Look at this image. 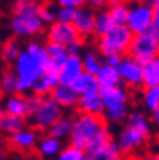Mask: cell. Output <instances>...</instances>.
<instances>
[{"instance_id": "ac0fdd59", "label": "cell", "mask_w": 159, "mask_h": 160, "mask_svg": "<svg viewBox=\"0 0 159 160\" xmlns=\"http://www.w3.org/2000/svg\"><path fill=\"white\" fill-rule=\"evenodd\" d=\"M95 79L99 89H107V88H115V87H121V76L118 74L117 68H113L105 61L102 62L98 72L95 74Z\"/></svg>"}, {"instance_id": "30bf717a", "label": "cell", "mask_w": 159, "mask_h": 160, "mask_svg": "<svg viewBox=\"0 0 159 160\" xmlns=\"http://www.w3.org/2000/svg\"><path fill=\"white\" fill-rule=\"evenodd\" d=\"M37 131L32 127L22 128L7 137L5 145L9 150L18 151L22 154H34L36 152V145H37Z\"/></svg>"}, {"instance_id": "5bb4252c", "label": "cell", "mask_w": 159, "mask_h": 160, "mask_svg": "<svg viewBox=\"0 0 159 160\" xmlns=\"http://www.w3.org/2000/svg\"><path fill=\"white\" fill-rule=\"evenodd\" d=\"M49 95L61 108H69V109H75L79 102V98H80V94H78L71 88V85H66V84L56 85Z\"/></svg>"}, {"instance_id": "cb8c5ba5", "label": "cell", "mask_w": 159, "mask_h": 160, "mask_svg": "<svg viewBox=\"0 0 159 160\" xmlns=\"http://www.w3.org/2000/svg\"><path fill=\"white\" fill-rule=\"evenodd\" d=\"M0 92L4 95L18 93V76L12 65H5L0 76Z\"/></svg>"}, {"instance_id": "ab89813d", "label": "cell", "mask_w": 159, "mask_h": 160, "mask_svg": "<svg viewBox=\"0 0 159 160\" xmlns=\"http://www.w3.org/2000/svg\"><path fill=\"white\" fill-rule=\"evenodd\" d=\"M151 26L159 31V9H154V13H153V23H151Z\"/></svg>"}, {"instance_id": "277c9868", "label": "cell", "mask_w": 159, "mask_h": 160, "mask_svg": "<svg viewBox=\"0 0 159 160\" xmlns=\"http://www.w3.org/2000/svg\"><path fill=\"white\" fill-rule=\"evenodd\" d=\"M134 38L126 24H116L106 36L97 39L98 53L103 58L108 56H126Z\"/></svg>"}, {"instance_id": "9c48e42d", "label": "cell", "mask_w": 159, "mask_h": 160, "mask_svg": "<svg viewBox=\"0 0 159 160\" xmlns=\"http://www.w3.org/2000/svg\"><path fill=\"white\" fill-rule=\"evenodd\" d=\"M9 28L15 37H36L45 32L46 24L39 15H13Z\"/></svg>"}, {"instance_id": "60d3db41", "label": "cell", "mask_w": 159, "mask_h": 160, "mask_svg": "<svg viewBox=\"0 0 159 160\" xmlns=\"http://www.w3.org/2000/svg\"><path fill=\"white\" fill-rule=\"evenodd\" d=\"M151 119H153V122L155 123V126L159 128V107L151 112Z\"/></svg>"}, {"instance_id": "b9f144b4", "label": "cell", "mask_w": 159, "mask_h": 160, "mask_svg": "<svg viewBox=\"0 0 159 160\" xmlns=\"http://www.w3.org/2000/svg\"><path fill=\"white\" fill-rule=\"evenodd\" d=\"M74 2V7L78 9V8H84L89 4V0H73Z\"/></svg>"}, {"instance_id": "484cf974", "label": "cell", "mask_w": 159, "mask_h": 160, "mask_svg": "<svg viewBox=\"0 0 159 160\" xmlns=\"http://www.w3.org/2000/svg\"><path fill=\"white\" fill-rule=\"evenodd\" d=\"M74 119L75 116H65L63 114L57 121L50 127V130L47 131V135L57 138V140H61L66 136L70 135L73 125H74Z\"/></svg>"}, {"instance_id": "7bdbcfd3", "label": "cell", "mask_w": 159, "mask_h": 160, "mask_svg": "<svg viewBox=\"0 0 159 160\" xmlns=\"http://www.w3.org/2000/svg\"><path fill=\"white\" fill-rule=\"evenodd\" d=\"M56 3H57L59 7H74L73 0H56Z\"/></svg>"}, {"instance_id": "52a82bcc", "label": "cell", "mask_w": 159, "mask_h": 160, "mask_svg": "<svg viewBox=\"0 0 159 160\" xmlns=\"http://www.w3.org/2000/svg\"><path fill=\"white\" fill-rule=\"evenodd\" d=\"M153 13H154V9L145 2L132 3L130 5L126 26L132 32L134 36L140 34L151 27Z\"/></svg>"}, {"instance_id": "8992f818", "label": "cell", "mask_w": 159, "mask_h": 160, "mask_svg": "<svg viewBox=\"0 0 159 160\" xmlns=\"http://www.w3.org/2000/svg\"><path fill=\"white\" fill-rule=\"evenodd\" d=\"M64 114L63 108L50 95L42 97L34 113L31 118V127L37 132H47L50 127Z\"/></svg>"}, {"instance_id": "83f0119b", "label": "cell", "mask_w": 159, "mask_h": 160, "mask_svg": "<svg viewBox=\"0 0 159 160\" xmlns=\"http://www.w3.org/2000/svg\"><path fill=\"white\" fill-rule=\"evenodd\" d=\"M61 149V142L60 140H57L50 135L42 136L41 140L38 142V149L36 150V152L38 154V156H54L60 152Z\"/></svg>"}, {"instance_id": "bcb514c9", "label": "cell", "mask_w": 159, "mask_h": 160, "mask_svg": "<svg viewBox=\"0 0 159 160\" xmlns=\"http://www.w3.org/2000/svg\"><path fill=\"white\" fill-rule=\"evenodd\" d=\"M149 152H150V151H149ZM150 154L153 155L154 160H159V152H155V154H154V152H150Z\"/></svg>"}, {"instance_id": "681fc988", "label": "cell", "mask_w": 159, "mask_h": 160, "mask_svg": "<svg viewBox=\"0 0 159 160\" xmlns=\"http://www.w3.org/2000/svg\"><path fill=\"white\" fill-rule=\"evenodd\" d=\"M0 160H3V151H2V148H0Z\"/></svg>"}, {"instance_id": "f1b7e54d", "label": "cell", "mask_w": 159, "mask_h": 160, "mask_svg": "<svg viewBox=\"0 0 159 160\" xmlns=\"http://www.w3.org/2000/svg\"><path fill=\"white\" fill-rule=\"evenodd\" d=\"M130 4L125 0H112L108 7V13L115 24H126Z\"/></svg>"}, {"instance_id": "ba28073f", "label": "cell", "mask_w": 159, "mask_h": 160, "mask_svg": "<svg viewBox=\"0 0 159 160\" xmlns=\"http://www.w3.org/2000/svg\"><path fill=\"white\" fill-rule=\"evenodd\" d=\"M117 70L122 84L126 85V89L143 90V66L136 58L130 55L124 56Z\"/></svg>"}, {"instance_id": "7dc6e473", "label": "cell", "mask_w": 159, "mask_h": 160, "mask_svg": "<svg viewBox=\"0 0 159 160\" xmlns=\"http://www.w3.org/2000/svg\"><path fill=\"white\" fill-rule=\"evenodd\" d=\"M131 3H141V2H145V0H129Z\"/></svg>"}, {"instance_id": "c3c4849f", "label": "cell", "mask_w": 159, "mask_h": 160, "mask_svg": "<svg viewBox=\"0 0 159 160\" xmlns=\"http://www.w3.org/2000/svg\"><path fill=\"white\" fill-rule=\"evenodd\" d=\"M113 160H125V156H124V155H121L120 158H116V159H113Z\"/></svg>"}, {"instance_id": "f35d334b", "label": "cell", "mask_w": 159, "mask_h": 160, "mask_svg": "<svg viewBox=\"0 0 159 160\" xmlns=\"http://www.w3.org/2000/svg\"><path fill=\"white\" fill-rule=\"evenodd\" d=\"M50 0H15V3H23V4H34V5H45L49 4Z\"/></svg>"}, {"instance_id": "d590c367", "label": "cell", "mask_w": 159, "mask_h": 160, "mask_svg": "<svg viewBox=\"0 0 159 160\" xmlns=\"http://www.w3.org/2000/svg\"><path fill=\"white\" fill-rule=\"evenodd\" d=\"M84 43H85V39H78V41H75L71 45H69L66 47L69 55H79L80 56V53L83 51V47H84Z\"/></svg>"}, {"instance_id": "7c38bea8", "label": "cell", "mask_w": 159, "mask_h": 160, "mask_svg": "<svg viewBox=\"0 0 159 160\" xmlns=\"http://www.w3.org/2000/svg\"><path fill=\"white\" fill-rule=\"evenodd\" d=\"M99 95L102 98L105 106V112L116 111V109H126L130 101V94L122 87H115L107 89H99Z\"/></svg>"}, {"instance_id": "4316f807", "label": "cell", "mask_w": 159, "mask_h": 160, "mask_svg": "<svg viewBox=\"0 0 159 160\" xmlns=\"http://www.w3.org/2000/svg\"><path fill=\"white\" fill-rule=\"evenodd\" d=\"M21 45L17 38H9L0 47V58L5 65H13L21 53Z\"/></svg>"}, {"instance_id": "1f68e13d", "label": "cell", "mask_w": 159, "mask_h": 160, "mask_svg": "<svg viewBox=\"0 0 159 160\" xmlns=\"http://www.w3.org/2000/svg\"><path fill=\"white\" fill-rule=\"evenodd\" d=\"M84 156H85V152L82 149L69 145L59 154L56 160H82Z\"/></svg>"}, {"instance_id": "5b68a950", "label": "cell", "mask_w": 159, "mask_h": 160, "mask_svg": "<svg viewBox=\"0 0 159 160\" xmlns=\"http://www.w3.org/2000/svg\"><path fill=\"white\" fill-rule=\"evenodd\" d=\"M129 55L140 64L159 56V31L151 26L148 31L135 34L129 48Z\"/></svg>"}, {"instance_id": "ffe728a7", "label": "cell", "mask_w": 159, "mask_h": 160, "mask_svg": "<svg viewBox=\"0 0 159 160\" xmlns=\"http://www.w3.org/2000/svg\"><path fill=\"white\" fill-rule=\"evenodd\" d=\"M115 26L116 24L112 21V18H111V15L108 13V9L94 10V32H93V37H95L97 39L102 38Z\"/></svg>"}, {"instance_id": "2e32d148", "label": "cell", "mask_w": 159, "mask_h": 160, "mask_svg": "<svg viewBox=\"0 0 159 160\" xmlns=\"http://www.w3.org/2000/svg\"><path fill=\"white\" fill-rule=\"evenodd\" d=\"M105 106L102 98L98 93H88L82 94L79 98L78 106L75 108V113H85V114H103Z\"/></svg>"}, {"instance_id": "f6af8a7d", "label": "cell", "mask_w": 159, "mask_h": 160, "mask_svg": "<svg viewBox=\"0 0 159 160\" xmlns=\"http://www.w3.org/2000/svg\"><path fill=\"white\" fill-rule=\"evenodd\" d=\"M82 160H97V159H94L93 156H89V155H85V156H84V158H83Z\"/></svg>"}, {"instance_id": "9a60e30c", "label": "cell", "mask_w": 159, "mask_h": 160, "mask_svg": "<svg viewBox=\"0 0 159 160\" xmlns=\"http://www.w3.org/2000/svg\"><path fill=\"white\" fill-rule=\"evenodd\" d=\"M84 72L83 69V60L79 55H69L65 64L60 69L59 78H60V84L70 85L74 80L80 76Z\"/></svg>"}, {"instance_id": "8fae6325", "label": "cell", "mask_w": 159, "mask_h": 160, "mask_svg": "<svg viewBox=\"0 0 159 160\" xmlns=\"http://www.w3.org/2000/svg\"><path fill=\"white\" fill-rule=\"evenodd\" d=\"M46 38L50 42H55L59 45H63L68 47L73 42L78 39H84L78 33L76 28L73 23H65V22H55L50 24L46 32Z\"/></svg>"}, {"instance_id": "7402d4cb", "label": "cell", "mask_w": 159, "mask_h": 160, "mask_svg": "<svg viewBox=\"0 0 159 160\" xmlns=\"http://www.w3.org/2000/svg\"><path fill=\"white\" fill-rule=\"evenodd\" d=\"M143 66V89L159 85V56L141 64Z\"/></svg>"}, {"instance_id": "6da1fadb", "label": "cell", "mask_w": 159, "mask_h": 160, "mask_svg": "<svg viewBox=\"0 0 159 160\" xmlns=\"http://www.w3.org/2000/svg\"><path fill=\"white\" fill-rule=\"evenodd\" d=\"M12 66L18 76V93L21 94L31 90L37 80L52 68L45 45L37 39L27 43L26 50L21 51Z\"/></svg>"}, {"instance_id": "d6986e66", "label": "cell", "mask_w": 159, "mask_h": 160, "mask_svg": "<svg viewBox=\"0 0 159 160\" xmlns=\"http://www.w3.org/2000/svg\"><path fill=\"white\" fill-rule=\"evenodd\" d=\"M4 111L12 116L28 118V108H27V101H26V94H12L7 99L5 104L3 106Z\"/></svg>"}, {"instance_id": "f546056e", "label": "cell", "mask_w": 159, "mask_h": 160, "mask_svg": "<svg viewBox=\"0 0 159 160\" xmlns=\"http://www.w3.org/2000/svg\"><path fill=\"white\" fill-rule=\"evenodd\" d=\"M143 102L151 112L159 107V85L143 89Z\"/></svg>"}, {"instance_id": "74e56055", "label": "cell", "mask_w": 159, "mask_h": 160, "mask_svg": "<svg viewBox=\"0 0 159 160\" xmlns=\"http://www.w3.org/2000/svg\"><path fill=\"white\" fill-rule=\"evenodd\" d=\"M122 57L124 56H108V57H105V62L113 66V68H117L118 65H120Z\"/></svg>"}, {"instance_id": "8d00e7d4", "label": "cell", "mask_w": 159, "mask_h": 160, "mask_svg": "<svg viewBox=\"0 0 159 160\" xmlns=\"http://www.w3.org/2000/svg\"><path fill=\"white\" fill-rule=\"evenodd\" d=\"M112 0H89V5L93 10H99V9H106L110 7Z\"/></svg>"}, {"instance_id": "d6a6232c", "label": "cell", "mask_w": 159, "mask_h": 160, "mask_svg": "<svg viewBox=\"0 0 159 160\" xmlns=\"http://www.w3.org/2000/svg\"><path fill=\"white\" fill-rule=\"evenodd\" d=\"M39 5L15 3L13 7V15H38Z\"/></svg>"}, {"instance_id": "44dd1931", "label": "cell", "mask_w": 159, "mask_h": 160, "mask_svg": "<svg viewBox=\"0 0 159 160\" xmlns=\"http://www.w3.org/2000/svg\"><path fill=\"white\" fill-rule=\"evenodd\" d=\"M26 125H27L26 118L12 116L4 111L3 106H0V131L2 132L12 135L19 130L24 128Z\"/></svg>"}, {"instance_id": "d4e9b609", "label": "cell", "mask_w": 159, "mask_h": 160, "mask_svg": "<svg viewBox=\"0 0 159 160\" xmlns=\"http://www.w3.org/2000/svg\"><path fill=\"white\" fill-rule=\"evenodd\" d=\"M45 48H46V52H47V56H49L50 61H51L52 68L60 70L63 68V65L65 64L68 56H69V52H68L66 47L63 46V45L55 43V42L46 41Z\"/></svg>"}, {"instance_id": "ee69618b", "label": "cell", "mask_w": 159, "mask_h": 160, "mask_svg": "<svg viewBox=\"0 0 159 160\" xmlns=\"http://www.w3.org/2000/svg\"><path fill=\"white\" fill-rule=\"evenodd\" d=\"M145 3L149 4L153 9H159V0H145Z\"/></svg>"}, {"instance_id": "f907efd6", "label": "cell", "mask_w": 159, "mask_h": 160, "mask_svg": "<svg viewBox=\"0 0 159 160\" xmlns=\"http://www.w3.org/2000/svg\"><path fill=\"white\" fill-rule=\"evenodd\" d=\"M125 2H127V3H129V0H125Z\"/></svg>"}, {"instance_id": "4fadbf2b", "label": "cell", "mask_w": 159, "mask_h": 160, "mask_svg": "<svg viewBox=\"0 0 159 160\" xmlns=\"http://www.w3.org/2000/svg\"><path fill=\"white\" fill-rule=\"evenodd\" d=\"M74 27L82 38L87 39L88 37H93L94 32V10L90 8H78L75 17L73 19Z\"/></svg>"}, {"instance_id": "7a4b0ae2", "label": "cell", "mask_w": 159, "mask_h": 160, "mask_svg": "<svg viewBox=\"0 0 159 160\" xmlns=\"http://www.w3.org/2000/svg\"><path fill=\"white\" fill-rule=\"evenodd\" d=\"M150 140V125L141 112L129 113L126 127L117 138V146L124 156L131 155L132 151L141 148Z\"/></svg>"}, {"instance_id": "603a6c76", "label": "cell", "mask_w": 159, "mask_h": 160, "mask_svg": "<svg viewBox=\"0 0 159 160\" xmlns=\"http://www.w3.org/2000/svg\"><path fill=\"white\" fill-rule=\"evenodd\" d=\"M70 85L78 94H80V95L99 92V87H98V83H97L95 75H92V74L85 72V71L80 76H78Z\"/></svg>"}, {"instance_id": "4dcf8cb0", "label": "cell", "mask_w": 159, "mask_h": 160, "mask_svg": "<svg viewBox=\"0 0 159 160\" xmlns=\"http://www.w3.org/2000/svg\"><path fill=\"white\" fill-rule=\"evenodd\" d=\"M82 60H83V69H84V71L89 72L92 75H95L98 72L99 68H101V65L103 62V61H101V58H99L98 53L92 52V51L87 52L84 55V57H82Z\"/></svg>"}, {"instance_id": "3957f363", "label": "cell", "mask_w": 159, "mask_h": 160, "mask_svg": "<svg viewBox=\"0 0 159 160\" xmlns=\"http://www.w3.org/2000/svg\"><path fill=\"white\" fill-rule=\"evenodd\" d=\"M108 128V121L105 114L76 113L70 137V145L84 151V148L103 130Z\"/></svg>"}, {"instance_id": "e0dca14e", "label": "cell", "mask_w": 159, "mask_h": 160, "mask_svg": "<svg viewBox=\"0 0 159 160\" xmlns=\"http://www.w3.org/2000/svg\"><path fill=\"white\" fill-rule=\"evenodd\" d=\"M59 72L60 70L55 69V68H50L41 78H39L37 82L33 84L32 87V92L36 95L39 97H46L51 93V90L60 84V78H59Z\"/></svg>"}, {"instance_id": "836d02e7", "label": "cell", "mask_w": 159, "mask_h": 160, "mask_svg": "<svg viewBox=\"0 0 159 160\" xmlns=\"http://www.w3.org/2000/svg\"><path fill=\"white\" fill-rule=\"evenodd\" d=\"M75 13H76V8L74 7H59L56 9V21L71 23L75 17Z\"/></svg>"}, {"instance_id": "e575fe53", "label": "cell", "mask_w": 159, "mask_h": 160, "mask_svg": "<svg viewBox=\"0 0 159 160\" xmlns=\"http://www.w3.org/2000/svg\"><path fill=\"white\" fill-rule=\"evenodd\" d=\"M39 18L44 21L45 24H52L56 22V10L50 5L45 4L39 7Z\"/></svg>"}]
</instances>
